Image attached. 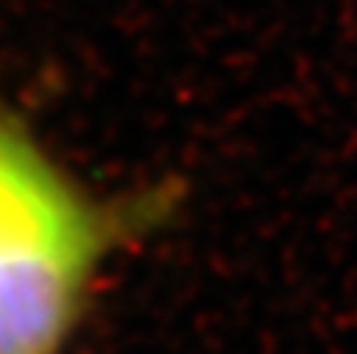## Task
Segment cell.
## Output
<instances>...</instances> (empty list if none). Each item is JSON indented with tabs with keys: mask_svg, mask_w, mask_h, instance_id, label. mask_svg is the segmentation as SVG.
I'll list each match as a JSON object with an SVG mask.
<instances>
[{
	"mask_svg": "<svg viewBox=\"0 0 357 354\" xmlns=\"http://www.w3.org/2000/svg\"><path fill=\"white\" fill-rule=\"evenodd\" d=\"M107 223L0 110V354H56L85 305Z\"/></svg>",
	"mask_w": 357,
	"mask_h": 354,
	"instance_id": "6da1fadb",
	"label": "cell"
}]
</instances>
